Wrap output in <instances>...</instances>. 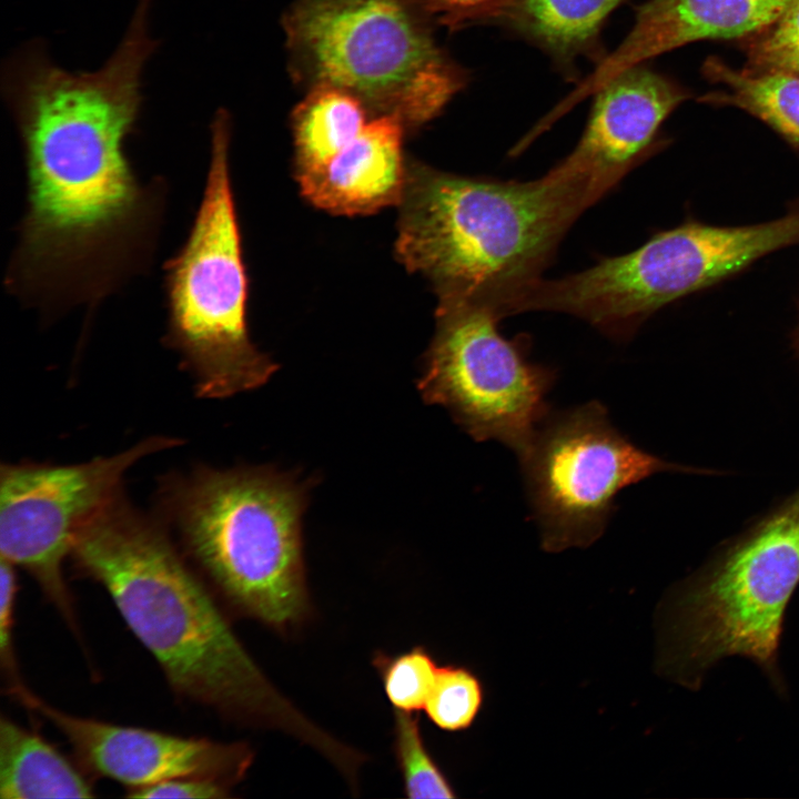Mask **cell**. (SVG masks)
<instances>
[{"instance_id":"2e32d148","label":"cell","mask_w":799,"mask_h":799,"mask_svg":"<svg viewBox=\"0 0 799 799\" xmlns=\"http://www.w3.org/2000/svg\"><path fill=\"white\" fill-rule=\"evenodd\" d=\"M623 0H504L479 24L502 27L538 45L565 70L580 57L598 62L600 30Z\"/></svg>"},{"instance_id":"3957f363","label":"cell","mask_w":799,"mask_h":799,"mask_svg":"<svg viewBox=\"0 0 799 799\" xmlns=\"http://www.w3.org/2000/svg\"><path fill=\"white\" fill-rule=\"evenodd\" d=\"M599 199L564 160L525 182L414 165L398 203L397 256L431 281L438 300L478 301L498 313L542 277L566 232Z\"/></svg>"},{"instance_id":"7a4b0ae2","label":"cell","mask_w":799,"mask_h":799,"mask_svg":"<svg viewBox=\"0 0 799 799\" xmlns=\"http://www.w3.org/2000/svg\"><path fill=\"white\" fill-rule=\"evenodd\" d=\"M70 556L103 586L178 696L237 722L280 729L322 755L334 749L336 739L266 678L169 535L122 496L80 532Z\"/></svg>"},{"instance_id":"ffe728a7","label":"cell","mask_w":799,"mask_h":799,"mask_svg":"<svg viewBox=\"0 0 799 799\" xmlns=\"http://www.w3.org/2000/svg\"><path fill=\"white\" fill-rule=\"evenodd\" d=\"M394 750L406 797H456L448 779L425 746L415 712L394 711Z\"/></svg>"},{"instance_id":"7402d4cb","label":"cell","mask_w":799,"mask_h":799,"mask_svg":"<svg viewBox=\"0 0 799 799\" xmlns=\"http://www.w3.org/2000/svg\"><path fill=\"white\" fill-rule=\"evenodd\" d=\"M483 699V686L471 670L447 665L438 668L424 709L436 727L455 732L472 726Z\"/></svg>"},{"instance_id":"5b68a950","label":"cell","mask_w":799,"mask_h":799,"mask_svg":"<svg viewBox=\"0 0 799 799\" xmlns=\"http://www.w3.org/2000/svg\"><path fill=\"white\" fill-rule=\"evenodd\" d=\"M414 0H293L283 17L290 71L307 90L331 85L372 117L418 128L465 85Z\"/></svg>"},{"instance_id":"603a6c76","label":"cell","mask_w":799,"mask_h":799,"mask_svg":"<svg viewBox=\"0 0 799 799\" xmlns=\"http://www.w3.org/2000/svg\"><path fill=\"white\" fill-rule=\"evenodd\" d=\"M746 68L799 74V0H788L779 17L747 39Z\"/></svg>"},{"instance_id":"8992f818","label":"cell","mask_w":799,"mask_h":799,"mask_svg":"<svg viewBox=\"0 0 799 799\" xmlns=\"http://www.w3.org/2000/svg\"><path fill=\"white\" fill-rule=\"evenodd\" d=\"M799 583V490L658 608L660 674L697 688L724 657L752 659L781 686L777 649L786 606Z\"/></svg>"},{"instance_id":"44dd1931","label":"cell","mask_w":799,"mask_h":799,"mask_svg":"<svg viewBox=\"0 0 799 799\" xmlns=\"http://www.w3.org/2000/svg\"><path fill=\"white\" fill-rule=\"evenodd\" d=\"M372 663L395 710L424 709L439 668L425 647L415 646L397 655L378 651Z\"/></svg>"},{"instance_id":"9c48e42d","label":"cell","mask_w":799,"mask_h":799,"mask_svg":"<svg viewBox=\"0 0 799 799\" xmlns=\"http://www.w3.org/2000/svg\"><path fill=\"white\" fill-rule=\"evenodd\" d=\"M499 320L486 303L439 300L418 388L475 441H497L519 458L550 412L556 373L528 358L527 337L503 336Z\"/></svg>"},{"instance_id":"8fae6325","label":"cell","mask_w":799,"mask_h":799,"mask_svg":"<svg viewBox=\"0 0 799 799\" xmlns=\"http://www.w3.org/2000/svg\"><path fill=\"white\" fill-rule=\"evenodd\" d=\"M148 437L117 455L74 465L3 464L0 472L1 558L27 570L81 638L63 575L80 532L121 496L124 474L143 457L179 445Z\"/></svg>"},{"instance_id":"277c9868","label":"cell","mask_w":799,"mask_h":799,"mask_svg":"<svg viewBox=\"0 0 799 799\" xmlns=\"http://www.w3.org/2000/svg\"><path fill=\"white\" fill-rule=\"evenodd\" d=\"M304 489L267 468H200L166 486L186 555L240 614L280 631L306 619Z\"/></svg>"},{"instance_id":"9a60e30c","label":"cell","mask_w":799,"mask_h":799,"mask_svg":"<svg viewBox=\"0 0 799 799\" xmlns=\"http://www.w3.org/2000/svg\"><path fill=\"white\" fill-rule=\"evenodd\" d=\"M404 129L397 117H372L323 164L296 176L302 194L321 209L346 215L400 203L407 178Z\"/></svg>"},{"instance_id":"cb8c5ba5","label":"cell","mask_w":799,"mask_h":799,"mask_svg":"<svg viewBox=\"0 0 799 799\" xmlns=\"http://www.w3.org/2000/svg\"><path fill=\"white\" fill-rule=\"evenodd\" d=\"M13 566L1 558L0 564V666L8 694L21 702L31 690L24 684L19 671L14 649L13 624L18 591L17 575Z\"/></svg>"},{"instance_id":"4316f807","label":"cell","mask_w":799,"mask_h":799,"mask_svg":"<svg viewBox=\"0 0 799 799\" xmlns=\"http://www.w3.org/2000/svg\"><path fill=\"white\" fill-rule=\"evenodd\" d=\"M792 345L799 357V320H798V324L792 333Z\"/></svg>"},{"instance_id":"d4e9b609","label":"cell","mask_w":799,"mask_h":799,"mask_svg":"<svg viewBox=\"0 0 799 799\" xmlns=\"http://www.w3.org/2000/svg\"><path fill=\"white\" fill-rule=\"evenodd\" d=\"M234 787L206 777H180L128 790L130 798L223 799L232 797Z\"/></svg>"},{"instance_id":"ba28073f","label":"cell","mask_w":799,"mask_h":799,"mask_svg":"<svg viewBox=\"0 0 799 799\" xmlns=\"http://www.w3.org/2000/svg\"><path fill=\"white\" fill-rule=\"evenodd\" d=\"M799 244V205L772 221L719 226L697 220L654 234L636 250L540 289L545 310L574 315L626 340L663 306L710 287L759 259Z\"/></svg>"},{"instance_id":"4fadbf2b","label":"cell","mask_w":799,"mask_h":799,"mask_svg":"<svg viewBox=\"0 0 799 799\" xmlns=\"http://www.w3.org/2000/svg\"><path fill=\"white\" fill-rule=\"evenodd\" d=\"M581 138L564 159L604 196L656 152L663 122L689 93L645 64L626 69L594 94Z\"/></svg>"},{"instance_id":"e0dca14e","label":"cell","mask_w":799,"mask_h":799,"mask_svg":"<svg viewBox=\"0 0 799 799\" xmlns=\"http://www.w3.org/2000/svg\"><path fill=\"white\" fill-rule=\"evenodd\" d=\"M89 773L42 736L0 718V798H92Z\"/></svg>"},{"instance_id":"30bf717a","label":"cell","mask_w":799,"mask_h":799,"mask_svg":"<svg viewBox=\"0 0 799 799\" xmlns=\"http://www.w3.org/2000/svg\"><path fill=\"white\" fill-rule=\"evenodd\" d=\"M542 547H588L605 532L620 490L682 467L630 442L597 401L549 412L519 457Z\"/></svg>"},{"instance_id":"d6986e66","label":"cell","mask_w":799,"mask_h":799,"mask_svg":"<svg viewBox=\"0 0 799 799\" xmlns=\"http://www.w3.org/2000/svg\"><path fill=\"white\" fill-rule=\"evenodd\" d=\"M371 118L364 104L344 90L331 85L309 89L292 113L296 176L323 164Z\"/></svg>"},{"instance_id":"7c38bea8","label":"cell","mask_w":799,"mask_h":799,"mask_svg":"<svg viewBox=\"0 0 799 799\" xmlns=\"http://www.w3.org/2000/svg\"><path fill=\"white\" fill-rule=\"evenodd\" d=\"M24 707L64 736L89 775L109 778L128 790L180 777H206L234 787L254 758L245 742L185 737L75 716L34 692Z\"/></svg>"},{"instance_id":"484cf974","label":"cell","mask_w":799,"mask_h":799,"mask_svg":"<svg viewBox=\"0 0 799 799\" xmlns=\"http://www.w3.org/2000/svg\"><path fill=\"white\" fill-rule=\"evenodd\" d=\"M434 24L451 30L477 26L481 19L504 0H414Z\"/></svg>"},{"instance_id":"5bb4252c","label":"cell","mask_w":799,"mask_h":799,"mask_svg":"<svg viewBox=\"0 0 799 799\" xmlns=\"http://www.w3.org/2000/svg\"><path fill=\"white\" fill-rule=\"evenodd\" d=\"M788 0H648L633 28L595 70L550 112L558 120L608 80L631 67L699 40L748 39L769 27Z\"/></svg>"},{"instance_id":"ac0fdd59","label":"cell","mask_w":799,"mask_h":799,"mask_svg":"<svg viewBox=\"0 0 799 799\" xmlns=\"http://www.w3.org/2000/svg\"><path fill=\"white\" fill-rule=\"evenodd\" d=\"M702 74L718 90L700 97V102L746 111L799 152V74L736 69L717 57L704 62Z\"/></svg>"},{"instance_id":"6da1fadb","label":"cell","mask_w":799,"mask_h":799,"mask_svg":"<svg viewBox=\"0 0 799 799\" xmlns=\"http://www.w3.org/2000/svg\"><path fill=\"white\" fill-rule=\"evenodd\" d=\"M138 6L98 70L53 63L41 44L13 54L3 91L23 146L26 212L7 283L33 306L94 302L143 266L159 224V194L125 152L142 105V73L156 42Z\"/></svg>"},{"instance_id":"52a82bcc","label":"cell","mask_w":799,"mask_h":799,"mask_svg":"<svg viewBox=\"0 0 799 799\" xmlns=\"http://www.w3.org/2000/svg\"><path fill=\"white\" fill-rule=\"evenodd\" d=\"M231 119L211 124L203 196L183 246L165 265V340L193 375L196 394L223 398L267 382L276 365L251 342L247 277L230 176Z\"/></svg>"}]
</instances>
